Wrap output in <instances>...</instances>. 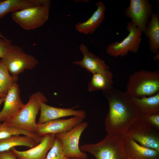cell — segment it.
<instances>
[{
    "instance_id": "obj_1",
    "label": "cell",
    "mask_w": 159,
    "mask_h": 159,
    "mask_svg": "<svg viewBox=\"0 0 159 159\" xmlns=\"http://www.w3.org/2000/svg\"><path fill=\"white\" fill-rule=\"evenodd\" d=\"M103 93L107 100L109 111L105 120L107 134L125 135L138 120L140 113L125 92L114 87Z\"/></svg>"
},
{
    "instance_id": "obj_2",
    "label": "cell",
    "mask_w": 159,
    "mask_h": 159,
    "mask_svg": "<svg viewBox=\"0 0 159 159\" xmlns=\"http://www.w3.org/2000/svg\"><path fill=\"white\" fill-rule=\"evenodd\" d=\"M47 101V98L42 92L37 91L34 93L29 97L28 102L16 114L3 122L8 126L35 133L37 124L36 118L40 110L41 104L46 103Z\"/></svg>"
},
{
    "instance_id": "obj_3",
    "label": "cell",
    "mask_w": 159,
    "mask_h": 159,
    "mask_svg": "<svg viewBox=\"0 0 159 159\" xmlns=\"http://www.w3.org/2000/svg\"><path fill=\"white\" fill-rule=\"evenodd\" d=\"M124 138L125 135L107 134L98 143L84 144L80 145V148L96 159H127L124 149Z\"/></svg>"
},
{
    "instance_id": "obj_4",
    "label": "cell",
    "mask_w": 159,
    "mask_h": 159,
    "mask_svg": "<svg viewBox=\"0 0 159 159\" xmlns=\"http://www.w3.org/2000/svg\"><path fill=\"white\" fill-rule=\"evenodd\" d=\"M126 92L131 97L140 98L153 96L159 92V72L141 69L130 75Z\"/></svg>"
},
{
    "instance_id": "obj_5",
    "label": "cell",
    "mask_w": 159,
    "mask_h": 159,
    "mask_svg": "<svg viewBox=\"0 0 159 159\" xmlns=\"http://www.w3.org/2000/svg\"><path fill=\"white\" fill-rule=\"evenodd\" d=\"M50 1L44 4L12 12L13 20L23 29L32 30L43 26L49 16Z\"/></svg>"
},
{
    "instance_id": "obj_6",
    "label": "cell",
    "mask_w": 159,
    "mask_h": 159,
    "mask_svg": "<svg viewBox=\"0 0 159 159\" xmlns=\"http://www.w3.org/2000/svg\"><path fill=\"white\" fill-rule=\"evenodd\" d=\"M11 75L18 77L25 69L31 70L38 62L33 56L25 52L19 46L12 44L1 59Z\"/></svg>"
},
{
    "instance_id": "obj_7",
    "label": "cell",
    "mask_w": 159,
    "mask_h": 159,
    "mask_svg": "<svg viewBox=\"0 0 159 159\" xmlns=\"http://www.w3.org/2000/svg\"><path fill=\"white\" fill-rule=\"evenodd\" d=\"M129 34L121 41H117L109 44L106 49L107 53L114 57H123L130 52H138L142 40L141 31L131 21L127 23V26Z\"/></svg>"
},
{
    "instance_id": "obj_8",
    "label": "cell",
    "mask_w": 159,
    "mask_h": 159,
    "mask_svg": "<svg viewBox=\"0 0 159 159\" xmlns=\"http://www.w3.org/2000/svg\"><path fill=\"white\" fill-rule=\"evenodd\" d=\"M88 126L87 122H82L67 132L55 135L62 143L65 157L88 159L87 154L80 150L79 144L81 136Z\"/></svg>"
},
{
    "instance_id": "obj_9",
    "label": "cell",
    "mask_w": 159,
    "mask_h": 159,
    "mask_svg": "<svg viewBox=\"0 0 159 159\" xmlns=\"http://www.w3.org/2000/svg\"><path fill=\"white\" fill-rule=\"evenodd\" d=\"M144 146L159 151V131L138 120L125 134Z\"/></svg>"
},
{
    "instance_id": "obj_10",
    "label": "cell",
    "mask_w": 159,
    "mask_h": 159,
    "mask_svg": "<svg viewBox=\"0 0 159 159\" xmlns=\"http://www.w3.org/2000/svg\"><path fill=\"white\" fill-rule=\"evenodd\" d=\"M153 13L152 6L148 0H131L124 13L142 33H144L149 19Z\"/></svg>"
},
{
    "instance_id": "obj_11",
    "label": "cell",
    "mask_w": 159,
    "mask_h": 159,
    "mask_svg": "<svg viewBox=\"0 0 159 159\" xmlns=\"http://www.w3.org/2000/svg\"><path fill=\"white\" fill-rule=\"evenodd\" d=\"M82 118L73 117L67 119H59L37 124L35 133L43 137L49 134L56 135L67 132L83 122Z\"/></svg>"
},
{
    "instance_id": "obj_12",
    "label": "cell",
    "mask_w": 159,
    "mask_h": 159,
    "mask_svg": "<svg viewBox=\"0 0 159 159\" xmlns=\"http://www.w3.org/2000/svg\"><path fill=\"white\" fill-rule=\"evenodd\" d=\"M79 49L83 55V58L73 63L85 68L92 74L100 73L106 74H112L109 67L104 61L90 52L84 44H81Z\"/></svg>"
},
{
    "instance_id": "obj_13",
    "label": "cell",
    "mask_w": 159,
    "mask_h": 159,
    "mask_svg": "<svg viewBox=\"0 0 159 159\" xmlns=\"http://www.w3.org/2000/svg\"><path fill=\"white\" fill-rule=\"evenodd\" d=\"M55 138V135L47 134L42 137L41 141L38 144L28 150L19 151L15 148L11 150L17 159H46Z\"/></svg>"
},
{
    "instance_id": "obj_14",
    "label": "cell",
    "mask_w": 159,
    "mask_h": 159,
    "mask_svg": "<svg viewBox=\"0 0 159 159\" xmlns=\"http://www.w3.org/2000/svg\"><path fill=\"white\" fill-rule=\"evenodd\" d=\"M40 111V117L37 123L38 124L68 116L79 117L83 120L86 117V113L83 110H74L73 108L55 107L44 102L41 104Z\"/></svg>"
},
{
    "instance_id": "obj_15",
    "label": "cell",
    "mask_w": 159,
    "mask_h": 159,
    "mask_svg": "<svg viewBox=\"0 0 159 159\" xmlns=\"http://www.w3.org/2000/svg\"><path fill=\"white\" fill-rule=\"evenodd\" d=\"M19 86L15 83L8 91L4 107L0 112V122H4L16 114L24 105L20 93Z\"/></svg>"
},
{
    "instance_id": "obj_16",
    "label": "cell",
    "mask_w": 159,
    "mask_h": 159,
    "mask_svg": "<svg viewBox=\"0 0 159 159\" xmlns=\"http://www.w3.org/2000/svg\"><path fill=\"white\" fill-rule=\"evenodd\" d=\"M124 149L129 159H159V151L142 146L125 135Z\"/></svg>"
},
{
    "instance_id": "obj_17",
    "label": "cell",
    "mask_w": 159,
    "mask_h": 159,
    "mask_svg": "<svg viewBox=\"0 0 159 159\" xmlns=\"http://www.w3.org/2000/svg\"><path fill=\"white\" fill-rule=\"evenodd\" d=\"M96 10L87 21L79 22L75 25V29L78 32L87 35L92 34L103 21L106 7L104 3L99 1L95 4Z\"/></svg>"
},
{
    "instance_id": "obj_18",
    "label": "cell",
    "mask_w": 159,
    "mask_h": 159,
    "mask_svg": "<svg viewBox=\"0 0 159 159\" xmlns=\"http://www.w3.org/2000/svg\"><path fill=\"white\" fill-rule=\"evenodd\" d=\"M131 101L140 114H159V92L150 97L137 98L130 96Z\"/></svg>"
},
{
    "instance_id": "obj_19",
    "label": "cell",
    "mask_w": 159,
    "mask_h": 159,
    "mask_svg": "<svg viewBox=\"0 0 159 159\" xmlns=\"http://www.w3.org/2000/svg\"><path fill=\"white\" fill-rule=\"evenodd\" d=\"M48 0H4L0 2V19L8 13L42 4Z\"/></svg>"
},
{
    "instance_id": "obj_20",
    "label": "cell",
    "mask_w": 159,
    "mask_h": 159,
    "mask_svg": "<svg viewBox=\"0 0 159 159\" xmlns=\"http://www.w3.org/2000/svg\"><path fill=\"white\" fill-rule=\"evenodd\" d=\"M39 143L28 136L16 135L0 139V152L7 151L18 146L32 148Z\"/></svg>"
},
{
    "instance_id": "obj_21",
    "label": "cell",
    "mask_w": 159,
    "mask_h": 159,
    "mask_svg": "<svg viewBox=\"0 0 159 159\" xmlns=\"http://www.w3.org/2000/svg\"><path fill=\"white\" fill-rule=\"evenodd\" d=\"M144 33L149 38L150 51L156 54L159 49V16L157 13H153L151 16Z\"/></svg>"
},
{
    "instance_id": "obj_22",
    "label": "cell",
    "mask_w": 159,
    "mask_h": 159,
    "mask_svg": "<svg viewBox=\"0 0 159 159\" xmlns=\"http://www.w3.org/2000/svg\"><path fill=\"white\" fill-rule=\"evenodd\" d=\"M112 74H106L100 73L93 74L88 85L87 90L90 92L102 90L104 91L113 87Z\"/></svg>"
},
{
    "instance_id": "obj_23",
    "label": "cell",
    "mask_w": 159,
    "mask_h": 159,
    "mask_svg": "<svg viewBox=\"0 0 159 159\" xmlns=\"http://www.w3.org/2000/svg\"><path fill=\"white\" fill-rule=\"evenodd\" d=\"M16 135L29 136L35 139L39 143L41 141L42 137L38 136L35 133L19 128L7 126L3 122L0 123V139Z\"/></svg>"
},
{
    "instance_id": "obj_24",
    "label": "cell",
    "mask_w": 159,
    "mask_h": 159,
    "mask_svg": "<svg viewBox=\"0 0 159 159\" xmlns=\"http://www.w3.org/2000/svg\"><path fill=\"white\" fill-rule=\"evenodd\" d=\"M18 79V77H14L10 74L2 60L0 59V85L6 94Z\"/></svg>"
},
{
    "instance_id": "obj_25",
    "label": "cell",
    "mask_w": 159,
    "mask_h": 159,
    "mask_svg": "<svg viewBox=\"0 0 159 159\" xmlns=\"http://www.w3.org/2000/svg\"><path fill=\"white\" fill-rule=\"evenodd\" d=\"M65 157L62 143L56 137L53 145L47 153L46 159H64Z\"/></svg>"
},
{
    "instance_id": "obj_26",
    "label": "cell",
    "mask_w": 159,
    "mask_h": 159,
    "mask_svg": "<svg viewBox=\"0 0 159 159\" xmlns=\"http://www.w3.org/2000/svg\"><path fill=\"white\" fill-rule=\"evenodd\" d=\"M138 120L159 131V114L152 115L140 114Z\"/></svg>"
},
{
    "instance_id": "obj_27",
    "label": "cell",
    "mask_w": 159,
    "mask_h": 159,
    "mask_svg": "<svg viewBox=\"0 0 159 159\" xmlns=\"http://www.w3.org/2000/svg\"><path fill=\"white\" fill-rule=\"evenodd\" d=\"M12 44V41L0 37V58L2 59L9 47Z\"/></svg>"
},
{
    "instance_id": "obj_28",
    "label": "cell",
    "mask_w": 159,
    "mask_h": 159,
    "mask_svg": "<svg viewBox=\"0 0 159 159\" xmlns=\"http://www.w3.org/2000/svg\"><path fill=\"white\" fill-rule=\"evenodd\" d=\"M0 159H17L11 150L0 152Z\"/></svg>"
},
{
    "instance_id": "obj_29",
    "label": "cell",
    "mask_w": 159,
    "mask_h": 159,
    "mask_svg": "<svg viewBox=\"0 0 159 159\" xmlns=\"http://www.w3.org/2000/svg\"><path fill=\"white\" fill-rule=\"evenodd\" d=\"M153 59L155 61L158 60L159 59V53L158 52L155 54V55L153 57Z\"/></svg>"
},
{
    "instance_id": "obj_30",
    "label": "cell",
    "mask_w": 159,
    "mask_h": 159,
    "mask_svg": "<svg viewBox=\"0 0 159 159\" xmlns=\"http://www.w3.org/2000/svg\"><path fill=\"white\" fill-rule=\"evenodd\" d=\"M0 94H3V95H6L0 85Z\"/></svg>"
},
{
    "instance_id": "obj_31",
    "label": "cell",
    "mask_w": 159,
    "mask_h": 159,
    "mask_svg": "<svg viewBox=\"0 0 159 159\" xmlns=\"http://www.w3.org/2000/svg\"><path fill=\"white\" fill-rule=\"evenodd\" d=\"M5 97H0V105L4 101Z\"/></svg>"
},
{
    "instance_id": "obj_32",
    "label": "cell",
    "mask_w": 159,
    "mask_h": 159,
    "mask_svg": "<svg viewBox=\"0 0 159 159\" xmlns=\"http://www.w3.org/2000/svg\"><path fill=\"white\" fill-rule=\"evenodd\" d=\"M64 159H82L80 158H67L65 157Z\"/></svg>"
},
{
    "instance_id": "obj_33",
    "label": "cell",
    "mask_w": 159,
    "mask_h": 159,
    "mask_svg": "<svg viewBox=\"0 0 159 159\" xmlns=\"http://www.w3.org/2000/svg\"><path fill=\"white\" fill-rule=\"evenodd\" d=\"M6 95H3L0 94V97H5Z\"/></svg>"
},
{
    "instance_id": "obj_34",
    "label": "cell",
    "mask_w": 159,
    "mask_h": 159,
    "mask_svg": "<svg viewBox=\"0 0 159 159\" xmlns=\"http://www.w3.org/2000/svg\"><path fill=\"white\" fill-rule=\"evenodd\" d=\"M0 37L3 38H5L6 37L4 36L0 32Z\"/></svg>"
},
{
    "instance_id": "obj_35",
    "label": "cell",
    "mask_w": 159,
    "mask_h": 159,
    "mask_svg": "<svg viewBox=\"0 0 159 159\" xmlns=\"http://www.w3.org/2000/svg\"><path fill=\"white\" fill-rule=\"evenodd\" d=\"M127 159H129L127 158Z\"/></svg>"
}]
</instances>
